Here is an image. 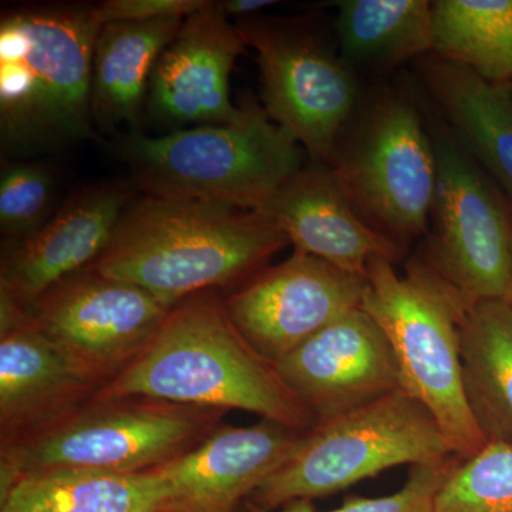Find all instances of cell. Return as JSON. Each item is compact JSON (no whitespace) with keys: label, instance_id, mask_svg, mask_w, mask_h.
Wrapping results in <instances>:
<instances>
[{"label":"cell","instance_id":"6da1fadb","mask_svg":"<svg viewBox=\"0 0 512 512\" xmlns=\"http://www.w3.org/2000/svg\"><path fill=\"white\" fill-rule=\"evenodd\" d=\"M288 245L262 212L146 195L127 207L92 266L171 309L195 293L234 291Z\"/></svg>","mask_w":512,"mask_h":512},{"label":"cell","instance_id":"7a4b0ae2","mask_svg":"<svg viewBox=\"0 0 512 512\" xmlns=\"http://www.w3.org/2000/svg\"><path fill=\"white\" fill-rule=\"evenodd\" d=\"M99 394L244 410L298 431L315 426L275 365L239 332L218 291L171 308L143 355Z\"/></svg>","mask_w":512,"mask_h":512},{"label":"cell","instance_id":"3957f363","mask_svg":"<svg viewBox=\"0 0 512 512\" xmlns=\"http://www.w3.org/2000/svg\"><path fill=\"white\" fill-rule=\"evenodd\" d=\"M94 5L9 9L0 19V143L28 157L94 138Z\"/></svg>","mask_w":512,"mask_h":512},{"label":"cell","instance_id":"277c9868","mask_svg":"<svg viewBox=\"0 0 512 512\" xmlns=\"http://www.w3.org/2000/svg\"><path fill=\"white\" fill-rule=\"evenodd\" d=\"M238 119L151 137L131 130L120 154L148 197L217 202L258 211L308 156L254 97Z\"/></svg>","mask_w":512,"mask_h":512},{"label":"cell","instance_id":"5b68a950","mask_svg":"<svg viewBox=\"0 0 512 512\" xmlns=\"http://www.w3.org/2000/svg\"><path fill=\"white\" fill-rule=\"evenodd\" d=\"M394 262L376 256L365 276V309L389 339L402 389L430 410L456 456L468 460L485 446L471 416L460 365V329L471 308L419 254L399 275Z\"/></svg>","mask_w":512,"mask_h":512},{"label":"cell","instance_id":"8992f818","mask_svg":"<svg viewBox=\"0 0 512 512\" xmlns=\"http://www.w3.org/2000/svg\"><path fill=\"white\" fill-rule=\"evenodd\" d=\"M228 410L128 394L97 393L53 429L0 450V495L26 477L55 471L136 474L191 453Z\"/></svg>","mask_w":512,"mask_h":512},{"label":"cell","instance_id":"52a82bcc","mask_svg":"<svg viewBox=\"0 0 512 512\" xmlns=\"http://www.w3.org/2000/svg\"><path fill=\"white\" fill-rule=\"evenodd\" d=\"M454 454L433 414L403 389L352 412L320 421L303 434L292 457L247 503L275 511L298 500L348 490L403 464Z\"/></svg>","mask_w":512,"mask_h":512},{"label":"cell","instance_id":"ba28073f","mask_svg":"<svg viewBox=\"0 0 512 512\" xmlns=\"http://www.w3.org/2000/svg\"><path fill=\"white\" fill-rule=\"evenodd\" d=\"M357 214L406 251L426 237L437 185L430 128L403 97H377L328 165Z\"/></svg>","mask_w":512,"mask_h":512},{"label":"cell","instance_id":"9c48e42d","mask_svg":"<svg viewBox=\"0 0 512 512\" xmlns=\"http://www.w3.org/2000/svg\"><path fill=\"white\" fill-rule=\"evenodd\" d=\"M437 185L419 252L470 305L507 299L512 205L444 124L430 127Z\"/></svg>","mask_w":512,"mask_h":512},{"label":"cell","instance_id":"30bf717a","mask_svg":"<svg viewBox=\"0 0 512 512\" xmlns=\"http://www.w3.org/2000/svg\"><path fill=\"white\" fill-rule=\"evenodd\" d=\"M235 26L255 50L268 116L315 163L332 164L359 99L352 67L291 22L254 18Z\"/></svg>","mask_w":512,"mask_h":512},{"label":"cell","instance_id":"8fae6325","mask_svg":"<svg viewBox=\"0 0 512 512\" xmlns=\"http://www.w3.org/2000/svg\"><path fill=\"white\" fill-rule=\"evenodd\" d=\"M168 312L144 289L89 266L25 313L79 375L103 389L143 355Z\"/></svg>","mask_w":512,"mask_h":512},{"label":"cell","instance_id":"7c38bea8","mask_svg":"<svg viewBox=\"0 0 512 512\" xmlns=\"http://www.w3.org/2000/svg\"><path fill=\"white\" fill-rule=\"evenodd\" d=\"M366 281L316 256L293 251L224 298L225 309L252 348L272 365L353 309Z\"/></svg>","mask_w":512,"mask_h":512},{"label":"cell","instance_id":"4fadbf2b","mask_svg":"<svg viewBox=\"0 0 512 512\" xmlns=\"http://www.w3.org/2000/svg\"><path fill=\"white\" fill-rule=\"evenodd\" d=\"M275 367L315 424L402 389L392 345L363 308L340 316Z\"/></svg>","mask_w":512,"mask_h":512},{"label":"cell","instance_id":"5bb4252c","mask_svg":"<svg viewBox=\"0 0 512 512\" xmlns=\"http://www.w3.org/2000/svg\"><path fill=\"white\" fill-rule=\"evenodd\" d=\"M128 198L123 184L86 188L33 234L3 242L0 308L28 312L50 288L92 266L110 244Z\"/></svg>","mask_w":512,"mask_h":512},{"label":"cell","instance_id":"9a60e30c","mask_svg":"<svg viewBox=\"0 0 512 512\" xmlns=\"http://www.w3.org/2000/svg\"><path fill=\"white\" fill-rule=\"evenodd\" d=\"M247 49L237 26L217 2L184 19L160 56L150 87L148 109L173 127L222 126L238 119L241 109L229 94V76Z\"/></svg>","mask_w":512,"mask_h":512},{"label":"cell","instance_id":"2e32d148","mask_svg":"<svg viewBox=\"0 0 512 512\" xmlns=\"http://www.w3.org/2000/svg\"><path fill=\"white\" fill-rule=\"evenodd\" d=\"M306 431L261 419L221 424L191 453L156 470L170 488V512H238L299 447Z\"/></svg>","mask_w":512,"mask_h":512},{"label":"cell","instance_id":"e0dca14e","mask_svg":"<svg viewBox=\"0 0 512 512\" xmlns=\"http://www.w3.org/2000/svg\"><path fill=\"white\" fill-rule=\"evenodd\" d=\"M100 390L25 312L0 308V450L53 429Z\"/></svg>","mask_w":512,"mask_h":512},{"label":"cell","instance_id":"ac0fdd59","mask_svg":"<svg viewBox=\"0 0 512 512\" xmlns=\"http://www.w3.org/2000/svg\"><path fill=\"white\" fill-rule=\"evenodd\" d=\"M266 217L284 231L293 251L366 276L376 256L399 262L406 255L360 218L328 165H305L262 205Z\"/></svg>","mask_w":512,"mask_h":512},{"label":"cell","instance_id":"d6986e66","mask_svg":"<svg viewBox=\"0 0 512 512\" xmlns=\"http://www.w3.org/2000/svg\"><path fill=\"white\" fill-rule=\"evenodd\" d=\"M431 100L461 147L512 205V97L504 86L434 55L417 60Z\"/></svg>","mask_w":512,"mask_h":512},{"label":"cell","instance_id":"ffe728a7","mask_svg":"<svg viewBox=\"0 0 512 512\" xmlns=\"http://www.w3.org/2000/svg\"><path fill=\"white\" fill-rule=\"evenodd\" d=\"M185 18L101 26L93 57V121L104 131L134 126L154 67Z\"/></svg>","mask_w":512,"mask_h":512},{"label":"cell","instance_id":"44dd1931","mask_svg":"<svg viewBox=\"0 0 512 512\" xmlns=\"http://www.w3.org/2000/svg\"><path fill=\"white\" fill-rule=\"evenodd\" d=\"M461 383L487 443L512 446V305L478 302L460 329Z\"/></svg>","mask_w":512,"mask_h":512},{"label":"cell","instance_id":"7402d4cb","mask_svg":"<svg viewBox=\"0 0 512 512\" xmlns=\"http://www.w3.org/2000/svg\"><path fill=\"white\" fill-rule=\"evenodd\" d=\"M170 495L156 470L55 471L13 484L0 495V512H170Z\"/></svg>","mask_w":512,"mask_h":512},{"label":"cell","instance_id":"603a6c76","mask_svg":"<svg viewBox=\"0 0 512 512\" xmlns=\"http://www.w3.org/2000/svg\"><path fill=\"white\" fill-rule=\"evenodd\" d=\"M336 35L342 59L367 69H396L433 53V2L343 0Z\"/></svg>","mask_w":512,"mask_h":512},{"label":"cell","instance_id":"cb8c5ba5","mask_svg":"<svg viewBox=\"0 0 512 512\" xmlns=\"http://www.w3.org/2000/svg\"><path fill=\"white\" fill-rule=\"evenodd\" d=\"M491 84L512 83V0L433 2V53Z\"/></svg>","mask_w":512,"mask_h":512},{"label":"cell","instance_id":"d4e9b609","mask_svg":"<svg viewBox=\"0 0 512 512\" xmlns=\"http://www.w3.org/2000/svg\"><path fill=\"white\" fill-rule=\"evenodd\" d=\"M436 512H512V446L488 443L461 461L437 495Z\"/></svg>","mask_w":512,"mask_h":512},{"label":"cell","instance_id":"484cf974","mask_svg":"<svg viewBox=\"0 0 512 512\" xmlns=\"http://www.w3.org/2000/svg\"><path fill=\"white\" fill-rule=\"evenodd\" d=\"M55 177L36 163L5 164L0 174V231L6 241L28 237L53 217Z\"/></svg>","mask_w":512,"mask_h":512},{"label":"cell","instance_id":"4316f807","mask_svg":"<svg viewBox=\"0 0 512 512\" xmlns=\"http://www.w3.org/2000/svg\"><path fill=\"white\" fill-rule=\"evenodd\" d=\"M463 458L450 454L439 460L416 464L402 490L384 497L366 498L350 495L342 507L323 512H436L437 495L448 478L453 476ZM248 512H322L313 507L312 501L298 500L279 511H265L245 501Z\"/></svg>","mask_w":512,"mask_h":512},{"label":"cell","instance_id":"83f0119b","mask_svg":"<svg viewBox=\"0 0 512 512\" xmlns=\"http://www.w3.org/2000/svg\"><path fill=\"white\" fill-rule=\"evenodd\" d=\"M210 0H106L94 5L101 26L117 22H150L165 18H187L210 5Z\"/></svg>","mask_w":512,"mask_h":512},{"label":"cell","instance_id":"f1b7e54d","mask_svg":"<svg viewBox=\"0 0 512 512\" xmlns=\"http://www.w3.org/2000/svg\"><path fill=\"white\" fill-rule=\"evenodd\" d=\"M218 8L224 13L225 18L247 20L258 18L262 10L278 5L276 0H224L217 2Z\"/></svg>","mask_w":512,"mask_h":512},{"label":"cell","instance_id":"f546056e","mask_svg":"<svg viewBox=\"0 0 512 512\" xmlns=\"http://www.w3.org/2000/svg\"><path fill=\"white\" fill-rule=\"evenodd\" d=\"M507 301L510 302L512 305V268H511L510 286H508Z\"/></svg>","mask_w":512,"mask_h":512},{"label":"cell","instance_id":"4dcf8cb0","mask_svg":"<svg viewBox=\"0 0 512 512\" xmlns=\"http://www.w3.org/2000/svg\"><path fill=\"white\" fill-rule=\"evenodd\" d=\"M503 86L505 87V90H507L508 94H510L512 97V83L503 84Z\"/></svg>","mask_w":512,"mask_h":512}]
</instances>
